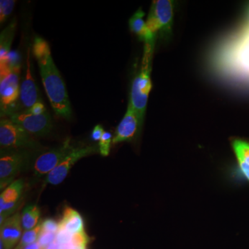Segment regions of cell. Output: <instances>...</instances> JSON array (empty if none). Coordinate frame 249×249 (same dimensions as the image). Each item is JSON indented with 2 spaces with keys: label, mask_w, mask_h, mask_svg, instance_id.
Instances as JSON below:
<instances>
[{
  "label": "cell",
  "mask_w": 249,
  "mask_h": 249,
  "mask_svg": "<svg viewBox=\"0 0 249 249\" xmlns=\"http://www.w3.org/2000/svg\"><path fill=\"white\" fill-rule=\"evenodd\" d=\"M173 3L170 0L152 1L146 24L153 35L160 32L162 35L169 34L173 27Z\"/></svg>",
  "instance_id": "obj_7"
},
{
  "label": "cell",
  "mask_w": 249,
  "mask_h": 249,
  "mask_svg": "<svg viewBox=\"0 0 249 249\" xmlns=\"http://www.w3.org/2000/svg\"><path fill=\"white\" fill-rule=\"evenodd\" d=\"M41 231H42V221H40L35 228L31 230L26 231L23 233L21 240L19 241V244L25 247L31 244L37 242Z\"/></svg>",
  "instance_id": "obj_19"
},
{
  "label": "cell",
  "mask_w": 249,
  "mask_h": 249,
  "mask_svg": "<svg viewBox=\"0 0 249 249\" xmlns=\"http://www.w3.org/2000/svg\"><path fill=\"white\" fill-rule=\"evenodd\" d=\"M112 134L109 132L105 131L102 138L98 142L99 153L103 157H107L110 151L111 143H112Z\"/></svg>",
  "instance_id": "obj_21"
},
{
  "label": "cell",
  "mask_w": 249,
  "mask_h": 249,
  "mask_svg": "<svg viewBox=\"0 0 249 249\" xmlns=\"http://www.w3.org/2000/svg\"><path fill=\"white\" fill-rule=\"evenodd\" d=\"M74 147L71 139H67L58 146L42 151L33 161L32 171L34 178L39 179L45 175H49L65 160Z\"/></svg>",
  "instance_id": "obj_6"
},
{
  "label": "cell",
  "mask_w": 249,
  "mask_h": 249,
  "mask_svg": "<svg viewBox=\"0 0 249 249\" xmlns=\"http://www.w3.org/2000/svg\"><path fill=\"white\" fill-rule=\"evenodd\" d=\"M104 129L101 124H97L95 126L91 134V139L94 142H100L101 138H102L103 134H104Z\"/></svg>",
  "instance_id": "obj_27"
},
{
  "label": "cell",
  "mask_w": 249,
  "mask_h": 249,
  "mask_svg": "<svg viewBox=\"0 0 249 249\" xmlns=\"http://www.w3.org/2000/svg\"><path fill=\"white\" fill-rule=\"evenodd\" d=\"M33 150L1 149L0 154V189L7 188L18 174L29 164Z\"/></svg>",
  "instance_id": "obj_5"
},
{
  "label": "cell",
  "mask_w": 249,
  "mask_h": 249,
  "mask_svg": "<svg viewBox=\"0 0 249 249\" xmlns=\"http://www.w3.org/2000/svg\"><path fill=\"white\" fill-rule=\"evenodd\" d=\"M55 237H56V233L42 231L37 242L42 248L47 249L51 244L53 243L55 240Z\"/></svg>",
  "instance_id": "obj_23"
},
{
  "label": "cell",
  "mask_w": 249,
  "mask_h": 249,
  "mask_svg": "<svg viewBox=\"0 0 249 249\" xmlns=\"http://www.w3.org/2000/svg\"><path fill=\"white\" fill-rule=\"evenodd\" d=\"M59 230L58 223L53 219H46L42 222V231L57 233Z\"/></svg>",
  "instance_id": "obj_25"
},
{
  "label": "cell",
  "mask_w": 249,
  "mask_h": 249,
  "mask_svg": "<svg viewBox=\"0 0 249 249\" xmlns=\"http://www.w3.org/2000/svg\"><path fill=\"white\" fill-rule=\"evenodd\" d=\"M89 239L85 231L72 236L71 245L75 249H86Z\"/></svg>",
  "instance_id": "obj_22"
},
{
  "label": "cell",
  "mask_w": 249,
  "mask_h": 249,
  "mask_svg": "<svg viewBox=\"0 0 249 249\" xmlns=\"http://www.w3.org/2000/svg\"><path fill=\"white\" fill-rule=\"evenodd\" d=\"M40 208L36 204H29L24 208L21 219L24 230L28 231L35 228L39 224L40 217Z\"/></svg>",
  "instance_id": "obj_18"
},
{
  "label": "cell",
  "mask_w": 249,
  "mask_h": 249,
  "mask_svg": "<svg viewBox=\"0 0 249 249\" xmlns=\"http://www.w3.org/2000/svg\"><path fill=\"white\" fill-rule=\"evenodd\" d=\"M10 120L25 129L31 135L43 137L50 133L53 127L52 119L48 111L34 115L27 110L18 111L9 116Z\"/></svg>",
  "instance_id": "obj_9"
},
{
  "label": "cell",
  "mask_w": 249,
  "mask_h": 249,
  "mask_svg": "<svg viewBox=\"0 0 249 249\" xmlns=\"http://www.w3.org/2000/svg\"><path fill=\"white\" fill-rule=\"evenodd\" d=\"M42 247L38 243V242H34V243L31 244V245L27 246L24 247V249H43Z\"/></svg>",
  "instance_id": "obj_28"
},
{
  "label": "cell",
  "mask_w": 249,
  "mask_h": 249,
  "mask_svg": "<svg viewBox=\"0 0 249 249\" xmlns=\"http://www.w3.org/2000/svg\"><path fill=\"white\" fill-rule=\"evenodd\" d=\"M239 168L249 182V142L236 139L232 142Z\"/></svg>",
  "instance_id": "obj_16"
},
{
  "label": "cell",
  "mask_w": 249,
  "mask_h": 249,
  "mask_svg": "<svg viewBox=\"0 0 249 249\" xmlns=\"http://www.w3.org/2000/svg\"><path fill=\"white\" fill-rule=\"evenodd\" d=\"M142 123L143 121H142L133 107L128 103L127 111L116 127L115 134L112 139L113 145L121 142H129L135 138L142 129Z\"/></svg>",
  "instance_id": "obj_10"
},
{
  "label": "cell",
  "mask_w": 249,
  "mask_h": 249,
  "mask_svg": "<svg viewBox=\"0 0 249 249\" xmlns=\"http://www.w3.org/2000/svg\"><path fill=\"white\" fill-rule=\"evenodd\" d=\"M27 111L31 114H34V115H40V114L46 112L47 109H46L45 106L40 100V101L36 103L30 109H27Z\"/></svg>",
  "instance_id": "obj_26"
},
{
  "label": "cell",
  "mask_w": 249,
  "mask_h": 249,
  "mask_svg": "<svg viewBox=\"0 0 249 249\" xmlns=\"http://www.w3.org/2000/svg\"><path fill=\"white\" fill-rule=\"evenodd\" d=\"M24 187V181L18 179L1 192L0 196V225L10 216L13 215L19 204Z\"/></svg>",
  "instance_id": "obj_11"
},
{
  "label": "cell",
  "mask_w": 249,
  "mask_h": 249,
  "mask_svg": "<svg viewBox=\"0 0 249 249\" xmlns=\"http://www.w3.org/2000/svg\"><path fill=\"white\" fill-rule=\"evenodd\" d=\"M24 247L19 243L14 249H24Z\"/></svg>",
  "instance_id": "obj_29"
},
{
  "label": "cell",
  "mask_w": 249,
  "mask_h": 249,
  "mask_svg": "<svg viewBox=\"0 0 249 249\" xmlns=\"http://www.w3.org/2000/svg\"><path fill=\"white\" fill-rule=\"evenodd\" d=\"M19 73L20 69L10 67L0 62V107L1 116H11L17 112V103L19 98Z\"/></svg>",
  "instance_id": "obj_3"
},
{
  "label": "cell",
  "mask_w": 249,
  "mask_h": 249,
  "mask_svg": "<svg viewBox=\"0 0 249 249\" xmlns=\"http://www.w3.org/2000/svg\"><path fill=\"white\" fill-rule=\"evenodd\" d=\"M17 22L14 19L9 25L1 31L0 35V61L4 60L11 52V44L14 40Z\"/></svg>",
  "instance_id": "obj_17"
},
{
  "label": "cell",
  "mask_w": 249,
  "mask_h": 249,
  "mask_svg": "<svg viewBox=\"0 0 249 249\" xmlns=\"http://www.w3.org/2000/svg\"><path fill=\"white\" fill-rule=\"evenodd\" d=\"M21 214L16 213L10 216L0 225V240L4 243L5 249H14L22 237Z\"/></svg>",
  "instance_id": "obj_13"
},
{
  "label": "cell",
  "mask_w": 249,
  "mask_h": 249,
  "mask_svg": "<svg viewBox=\"0 0 249 249\" xmlns=\"http://www.w3.org/2000/svg\"><path fill=\"white\" fill-rule=\"evenodd\" d=\"M99 152L98 145H87L85 147H74L53 170L45 178L47 184L55 185L61 183L67 178L70 170L78 160L88 156Z\"/></svg>",
  "instance_id": "obj_8"
},
{
  "label": "cell",
  "mask_w": 249,
  "mask_h": 249,
  "mask_svg": "<svg viewBox=\"0 0 249 249\" xmlns=\"http://www.w3.org/2000/svg\"><path fill=\"white\" fill-rule=\"evenodd\" d=\"M0 146L7 150H42L43 147L25 129L10 119L0 121Z\"/></svg>",
  "instance_id": "obj_4"
},
{
  "label": "cell",
  "mask_w": 249,
  "mask_h": 249,
  "mask_svg": "<svg viewBox=\"0 0 249 249\" xmlns=\"http://www.w3.org/2000/svg\"><path fill=\"white\" fill-rule=\"evenodd\" d=\"M32 52L38 65L42 83L52 108L56 115L70 120L72 110L65 82L54 63L48 42L36 37Z\"/></svg>",
  "instance_id": "obj_1"
},
{
  "label": "cell",
  "mask_w": 249,
  "mask_h": 249,
  "mask_svg": "<svg viewBox=\"0 0 249 249\" xmlns=\"http://www.w3.org/2000/svg\"><path fill=\"white\" fill-rule=\"evenodd\" d=\"M145 13L142 9H139L134 13L133 16L129 20V28L141 40L145 42L155 40V36L150 32L146 24V21L144 20Z\"/></svg>",
  "instance_id": "obj_15"
},
{
  "label": "cell",
  "mask_w": 249,
  "mask_h": 249,
  "mask_svg": "<svg viewBox=\"0 0 249 249\" xmlns=\"http://www.w3.org/2000/svg\"></svg>",
  "instance_id": "obj_30"
},
{
  "label": "cell",
  "mask_w": 249,
  "mask_h": 249,
  "mask_svg": "<svg viewBox=\"0 0 249 249\" xmlns=\"http://www.w3.org/2000/svg\"><path fill=\"white\" fill-rule=\"evenodd\" d=\"M71 234L65 231L59 229L58 231L56 233V237H55V242L60 246H65L71 243L72 239Z\"/></svg>",
  "instance_id": "obj_24"
},
{
  "label": "cell",
  "mask_w": 249,
  "mask_h": 249,
  "mask_svg": "<svg viewBox=\"0 0 249 249\" xmlns=\"http://www.w3.org/2000/svg\"><path fill=\"white\" fill-rule=\"evenodd\" d=\"M20 105L26 110L30 109L36 103L40 101L38 89L36 86L31 70V49L28 48L26 58V72L19 90Z\"/></svg>",
  "instance_id": "obj_12"
},
{
  "label": "cell",
  "mask_w": 249,
  "mask_h": 249,
  "mask_svg": "<svg viewBox=\"0 0 249 249\" xmlns=\"http://www.w3.org/2000/svg\"><path fill=\"white\" fill-rule=\"evenodd\" d=\"M16 1L15 0L0 1V23L2 24L12 14Z\"/></svg>",
  "instance_id": "obj_20"
},
{
  "label": "cell",
  "mask_w": 249,
  "mask_h": 249,
  "mask_svg": "<svg viewBox=\"0 0 249 249\" xmlns=\"http://www.w3.org/2000/svg\"><path fill=\"white\" fill-rule=\"evenodd\" d=\"M155 43V40H153L144 44L142 66L131 87L129 103L142 121H144L149 95L152 88V60Z\"/></svg>",
  "instance_id": "obj_2"
},
{
  "label": "cell",
  "mask_w": 249,
  "mask_h": 249,
  "mask_svg": "<svg viewBox=\"0 0 249 249\" xmlns=\"http://www.w3.org/2000/svg\"><path fill=\"white\" fill-rule=\"evenodd\" d=\"M59 229L65 231L71 235L85 231L84 221L79 213L71 207H66L58 222Z\"/></svg>",
  "instance_id": "obj_14"
}]
</instances>
